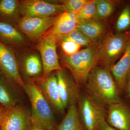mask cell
I'll list each match as a JSON object with an SVG mask.
<instances>
[{"mask_svg": "<svg viewBox=\"0 0 130 130\" xmlns=\"http://www.w3.org/2000/svg\"><path fill=\"white\" fill-rule=\"evenodd\" d=\"M85 85L88 95L101 106L121 102L119 89L109 69L94 68Z\"/></svg>", "mask_w": 130, "mask_h": 130, "instance_id": "obj_1", "label": "cell"}, {"mask_svg": "<svg viewBox=\"0 0 130 130\" xmlns=\"http://www.w3.org/2000/svg\"><path fill=\"white\" fill-rule=\"evenodd\" d=\"M23 89L30 102L32 125L46 130L55 129L56 121L51 106L33 79L25 82Z\"/></svg>", "mask_w": 130, "mask_h": 130, "instance_id": "obj_2", "label": "cell"}, {"mask_svg": "<svg viewBox=\"0 0 130 130\" xmlns=\"http://www.w3.org/2000/svg\"><path fill=\"white\" fill-rule=\"evenodd\" d=\"M62 63L78 86L85 85L91 71L98 64L97 48L92 46L71 56L64 55Z\"/></svg>", "mask_w": 130, "mask_h": 130, "instance_id": "obj_3", "label": "cell"}, {"mask_svg": "<svg viewBox=\"0 0 130 130\" xmlns=\"http://www.w3.org/2000/svg\"><path fill=\"white\" fill-rule=\"evenodd\" d=\"M130 37V34L122 32L106 36L97 49L98 64L103 68L109 69L124 53Z\"/></svg>", "mask_w": 130, "mask_h": 130, "instance_id": "obj_4", "label": "cell"}, {"mask_svg": "<svg viewBox=\"0 0 130 130\" xmlns=\"http://www.w3.org/2000/svg\"><path fill=\"white\" fill-rule=\"evenodd\" d=\"M79 116L86 130H98L100 124L106 120L107 111L88 95H80L78 100Z\"/></svg>", "mask_w": 130, "mask_h": 130, "instance_id": "obj_5", "label": "cell"}, {"mask_svg": "<svg viewBox=\"0 0 130 130\" xmlns=\"http://www.w3.org/2000/svg\"><path fill=\"white\" fill-rule=\"evenodd\" d=\"M58 41L56 37L46 33L37 44L36 48L40 52L42 64V76H48L54 71L63 70L56 51Z\"/></svg>", "mask_w": 130, "mask_h": 130, "instance_id": "obj_6", "label": "cell"}, {"mask_svg": "<svg viewBox=\"0 0 130 130\" xmlns=\"http://www.w3.org/2000/svg\"><path fill=\"white\" fill-rule=\"evenodd\" d=\"M64 12L63 5L53 4L41 0L20 2L19 13L23 18L53 17Z\"/></svg>", "mask_w": 130, "mask_h": 130, "instance_id": "obj_7", "label": "cell"}, {"mask_svg": "<svg viewBox=\"0 0 130 130\" xmlns=\"http://www.w3.org/2000/svg\"><path fill=\"white\" fill-rule=\"evenodd\" d=\"M55 18H23L18 23L20 29L32 41L40 40L54 25Z\"/></svg>", "mask_w": 130, "mask_h": 130, "instance_id": "obj_8", "label": "cell"}, {"mask_svg": "<svg viewBox=\"0 0 130 130\" xmlns=\"http://www.w3.org/2000/svg\"><path fill=\"white\" fill-rule=\"evenodd\" d=\"M0 71L9 81L24 88L25 82L20 76L18 63L12 50L0 42Z\"/></svg>", "mask_w": 130, "mask_h": 130, "instance_id": "obj_9", "label": "cell"}, {"mask_svg": "<svg viewBox=\"0 0 130 130\" xmlns=\"http://www.w3.org/2000/svg\"><path fill=\"white\" fill-rule=\"evenodd\" d=\"M59 94L64 108L76 105L80 94L78 85L73 78L71 77L63 70L56 74Z\"/></svg>", "mask_w": 130, "mask_h": 130, "instance_id": "obj_10", "label": "cell"}, {"mask_svg": "<svg viewBox=\"0 0 130 130\" xmlns=\"http://www.w3.org/2000/svg\"><path fill=\"white\" fill-rule=\"evenodd\" d=\"M31 125L30 112L16 105L5 109L0 130H28Z\"/></svg>", "mask_w": 130, "mask_h": 130, "instance_id": "obj_11", "label": "cell"}, {"mask_svg": "<svg viewBox=\"0 0 130 130\" xmlns=\"http://www.w3.org/2000/svg\"><path fill=\"white\" fill-rule=\"evenodd\" d=\"M32 79L51 107L57 111L64 112L65 109L60 97L56 74Z\"/></svg>", "mask_w": 130, "mask_h": 130, "instance_id": "obj_12", "label": "cell"}, {"mask_svg": "<svg viewBox=\"0 0 130 130\" xmlns=\"http://www.w3.org/2000/svg\"><path fill=\"white\" fill-rule=\"evenodd\" d=\"M106 121L118 130H130V108L121 102L108 107Z\"/></svg>", "mask_w": 130, "mask_h": 130, "instance_id": "obj_13", "label": "cell"}, {"mask_svg": "<svg viewBox=\"0 0 130 130\" xmlns=\"http://www.w3.org/2000/svg\"><path fill=\"white\" fill-rule=\"evenodd\" d=\"M109 70L119 89L122 90L125 89L130 73V37L124 53L119 61Z\"/></svg>", "mask_w": 130, "mask_h": 130, "instance_id": "obj_14", "label": "cell"}, {"mask_svg": "<svg viewBox=\"0 0 130 130\" xmlns=\"http://www.w3.org/2000/svg\"><path fill=\"white\" fill-rule=\"evenodd\" d=\"M0 42L10 47L22 45L25 42V40L12 24L0 21Z\"/></svg>", "mask_w": 130, "mask_h": 130, "instance_id": "obj_15", "label": "cell"}, {"mask_svg": "<svg viewBox=\"0 0 130 130\" xmlns=\"http://www.w3.org/2000/svg\"><path fill=\"white\" fill-rule=\"evenodd\" d=\"M57 130H86L76 105L68 107L66 116L57 126Z\"/></svg>", "mask_w": 130, "mask_h": 130, "instance_id": "obj_16", "label": "cell"}, {"mask_svg": "<svg viewBox=\"0 0 130 130\" xmlns=\"http://www.w3.org/2000/svg\"><path fill=\"white\" fill-rule=\"evenodd\" d=\"M77 28L83 32L93 43L102 36L106 25L100 21L91 20L78 24Z\"/></svg>", "mask_w": 130, "mask_h": 130, "instance_id": "obj_17", "label": "cell"}, {"mask_svg": "<svg viewBox=\"0 0 130 130\" xmlns=\"http://www.w3.org/2000/svg\"><path fill=\"white\" fill-rule=\"evenodd\" d=\"M20 2L0 0V21L11 24L19 13Z\"/></svg>", "mask_w": 130, "mask_h": 130, "instance_id": "obj_18", "label": "cell"}, {"mask_svg": "<svg viewBox=\"0 0 130 130\" xmlns=\"http://www.w3.org/2000/svg\"><path fill=\"white\" fill-rule=\"evenodd\" d=\"M8 81L3 74L0 77V105L5 109L17 105V99L9 86Z\"/></svg>", "mask_w": 130, "mask_h": 130, "instance_id": "obj_19", "label": "cell"}, {"mask_svg": "<svg viewBox=\"0 0 130 130\" xmlns=\"http://www.w3.org/2000/svg\"><path fill=\"white\" fill-rule=\"evenodd\" d=\"M24 72L30 77L37 78L43 73L41 59L37 55L31 54L25 58L23 63Z\"/></svg>", "mask_w": 130, "mask_h": 130, "instance_id": "obj_20", "label": "cell"}, {"mask_svg": "<svg viewBox=\"0 0 130 130\" xmlns=\"http://www.w3.org/2000/svg\"><path fill=\"white\" fill-rule=\"evenodd\" d=\"M77 25L76 21L56 22L55 21L54 25L46 33L55 36L59 40L61 37L67 35L76 29Z\"/></svg>", "mask_w": 130, "mask_h": 130, "instance_id": "obj_21", "label": "cell"}, {"mask_svg": "<svg viewBox=\"0 0 130 130\" xmlns=\"http://www.w3.org/2000/svg\"><path fill=\"white\" fill-rule=\"evenodd\" d=\"M96 9L93 20L100 21L111 16L115 10V6L111 2L105 0H96Z\"/></svg>", "mask_w": 130, "mask_h": 130, "instance_id": "obj_22", "label": "cell"}, {"mask_svg": "<svg viewBox=\"0 0 130 130\" xmlns=\"http://www.w3.org/2000/svg\"><path fill=\"white\" fill-rule=\"evenodd\" d=\"M59 40L70 41L78 44L81 47H87L93 46V42L89 38L77 28L69 34L61 37Z\"/></svg>", "mask_w": 130, "mask_h": 130, "instance_id": "obj_23", "label": "cell"}, {"mask_svg": "<svg viewBox=\"0 0 130 130\" xmlns=\"http://www.w3.org/2000/svg\"><path fill=\"white\" fill-rule=\"evenodd\" d=\"M96 9V0L89 1L86 5L76 12V21L78 24L93 20L95 14Z\"/></svg>", "mask_w": 130, "mask_h": 130, "instance_id": "obj_24", "label": "cell"}, {"mask_svg": "<svg viewBox=\"0 0 130 130\" xmlns=\"http://www.w3.org/2000/svg\"><path fill=\"white\" fill-rule=\"evenodd\" d=\"M130 26V6L126 5L119 16L116 24V29L122 32Z\"/></svg>", "mask_w": 130, "mask_h": 130, "instance_id": "obj_25", "label": "cell"}, {"mask_svg": "<svg viewBox=\"0 0 130 130\" xmlns=\"http://www.w3.org/2000/svg\"><path fill=\"white\" fill-rule=\"evenodd\" d=\"M89 1L88 0H66L61 2L65 12L74 13L79 11Z\"/></svg>", "mask_w": 130, "mask_h": 130, "instance_id": "obj_26", "label": "cell"}, {"mask_svg": "<svg viewBox=\"0 0 130 130\" xmlns=\"http://www.w3.org/2000/svg\"><path fill=\"white\" fill-rule=\"evenodd\" d=\"M61 46L66 56H71L80 51L81 46L78 44L70 41H61Z\"/></svg>", "mask_w": 130, "mask_h": 130, "instance_id": "obj_27", "label": "cell"}, {"mask_svg": "<svg viewBox=\"0 0 130 130\" xmlns=\"http://www.w3.org/2000/svg\"><path fill=\"white\" fill-rule=\"evenodd\" d=\"M76 16V12L68 13L64 12L55 18V21H74L77 22Z\"/></svg>", "mask_w": 130, "mask_h": 130, "instance_id": "obj_28", "label": "cell"}, {"mask_svg": "<svg viewBox=\"0 0 130 130\" xmlns=\"http://www.w3.org/2000/svg\"><path fill=\"white\" fill-rule=\"evenodd\" d=\"M98 130H118L110 126L107 123L106 120L103 121L100 124Z\"/></svg>", "mask_w": 130, "mask_h": 130, "instance_id": "obj_29", "label": "cell"}, {"mask_svg": "<svg viewBox=\"0 0 130 130\" xmlns=\"http://www.w3.org/2000/svg\"><path fill=\"white\" fill-rule=\"evenodd\" d=\"M126 93L128 97L130 99V73L128 76V79H127V83H126Z\"/></svg>", "mask_w": 130, "mask_h": 130, "instance_id": "obj_30", "label": "cell"}, {"mask_svg": "<svg viewBox=\"0 0 130 130\" xmlns=\"http://www.w3.org/2000/svg\"><path fill=\"white\" fill-rule=\"evenodd\" d=\"M5 111V109H3L2 107L0 106V128H1L3 118H4Z\"/></svg>", "mask_w": 130, "mask_h": 130, "instance_id": "obj_31", "label": "cell"}, {"mask_svg": "<svg viewBox=\"0 0 130 130\" xmlns=\"http://www.w3.org/2000/svg\"><path fill=\"white\" fill-rule=\"evenodd\" d=\"M28 130H48L44 129H42L41 128H39V127H37V126H36L34 125H31V126L30 128H29V129ZM53 130H55L54 129Z\"/></svg>", "mask_w": 130, "mask_h": 130, "instance_id": "obj_32", "label": "cell"}, {"mask_svg": "<svg viewBox=\"0 0 130 130\" xmlns=\"http://www.w3.org/2000/svg\"><path fill=\"white\" fill-rule=\"evenodd\" d=\"M2 74H3L1 72V71H0V77H1L2 76Z\"/></svg>", "mask_w": 130, "mask_h": 130, "instance_id": "obj_33", "label": "cell"}]
</instances>
